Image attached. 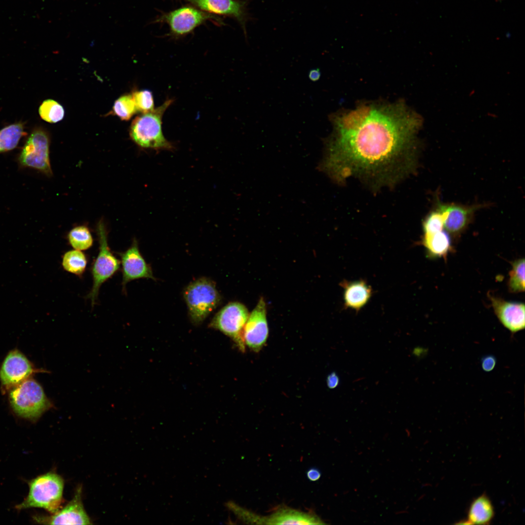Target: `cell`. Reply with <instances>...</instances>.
Here are the masks:
<instances>
[{
  "label": "cell",
  "mask_w": 525,
  "mask_h": 525,
  "mask_svg": "<svg viewBox=\"0 0 525 525\" xmlns=\"http://www.w3.org/2000/svg\"><path fill=\"white\" fill-rule=\"evenodd\" d=\"M208 20L223 25L221 18L195 7L185 6L164 13L157 19L156 22L167 23L171 35L180 37L192 32L196 27Z\"/></svg>",
  "instance_id": "9"
},
{
  "label": "cell",
  "mask_w": 525,
  "mask_h": 525,
  "mask_svg": "<svg viewBox=\"0 0 525 525\" xmlns=\"http://www.w3.org/2000/svg\"><path fill=\"white\" fill-rule=\"evenodd\" d=\"M261 524L322 525L325 523L315 514L283 507L270 515L261 516Z\"/></svg>",
  "instance_id": "17"
},
{
  "label": "cell",
  "mask_w": 525,
  "mask_h": 525,
  "mask_svg": "<svg viewBox=\"0 0 525 525\" xmlns=\"http://www.w3.org/2000/svg\"><path fill=\"white\" fill-rule=\"evenodd\" d=\"M99 241V252L91 267L92 286L86 299H89L92 307L96 302L102 285L113 276L119 270L121 262L111 250L107 241V231L105 223L101 219L96 227Z\"/></svg>",
  "instance_id": "5"
},
{
  "label": "cell",
  "mask_w": 525,
  "mask_h": 525,
  "mask_svg": "<svg viewBox=\"0 0 525 525\" xmlns=\"http://www.w3.org/2000/svg\"><path fill=\"white\" fill-rule=\"evenodd\" d=\"M481 207V205L464 206L445 204L438 200L436 209L446 212L444 227L448 233L455 236H458L466 229L475 211Z\"/></svg>",
  "instance_id": "14"
},
{
  "label": "cell",
  "mask_w": 525,
  "mask_h": 525,
  "mask_svg": "<svg viewBox=\"0 0 525 525\" xmlns=\"http://www.w3.org/2000/svg\"><path fill=\"white\" fill-rule=\"evenodd\" d=\"M494 509L491 501L486 494L475 498L469 508L468 519L469 524L487 525L492 520Z\"/></svg>",
  "instance_id": "18"
},
{
  "label": "cell",
  "mask_w": 525,
  "mask_h": 525,
  "mask_svg": "<svg viewBox=\"0 0 525 525\" xmlns=\"http://www.w3.org/2000/svg\"><path fill=\"white\" fill-rule=\"evenodd\" d=\"M81 495V490H78L67 505L50 517H37V521L50 525L91 524L82 504Z\"/></svg>",
  "instance_id": "16"
},
{
  "label": "cell",
  "mask_w": 525,
  "mask_h": 525,
  "mask_svg": "<svg viewBox=\"0 0 525 525\" xmlns=\"http://www.w3.org/2000/svg\"><path fill=\"white\" fill-rule=\"evenodd\" d=\"M133 97L137 111L143 114L154 110V102L151 91L145 89L133 92Z\"/></svg>",
  "instance_id": "28"
},
{
  "label": "cell",
  "mask_w": 525,
  "mask_h": 525,
  "mask_svg": "<svg viewBox=\"0 0 525 525\" xmlns=\"http://www.w3.org/2000/svg\"><path fill=\"white\" fill-rule=\"evenodd\" d=\"M118 254L121 258L122 285L124 292L126 284L132 280L141 278L156 280L150 266L141 254L136 239H133L131 246L125 251L118 252Z\"/></svg>",
  "instance_id": "12"
},
{
  "label": "cell",
  "mask_w": 525,
  "mask_h": 525,
  "mask_svg": "<svg viewBox=\"0 0 525 525\" xmlns=\"http://www.w3.org/2000/svg\"><path fill=\"white\" fill-rule=\"evenodd\" d=\"M40 117L46 122L55 123L62 120L64 116L62 106L52 99L44 101L39 107Z\"/></svg>",
  "instance_id": "25"
},
{
  "label": "cell",
  "mask_w": 525,
  "mask_h": 525,
  "mask_svg": "<svg viewBox=\"0 0 525 525\" xmlns=\"http://www.w3.org/2000/svg\"><path fill=\"white\" fill-rule=\"evenodd\" d=\"M481 367L485 372H490L495 368L496 364V358L492 355H488L482 357L481 360Z\"/></svg>",
  "instance_id": "29"
},
{
  "label": "cell",
  "mask_w": 525,
  "mask_h": 525,
  "mask_svg": "<svg viewBox=\"0 0 525 525\" xmlns=\"http://www.w3.org/2000/svg\"><path fill=\"white\" fill-rule=\"evenodd\" d=\"M249 313L242 303L235 301L228 303L216 314L209 327L217 330L230 338L242 352L245 345L243 333Z\"/></svg>",
  "instance_id": "8"
},
{
  "label": "cell",
  "mask_w": 525,
  "mask_h": 525,
  "mask_svg": "<svg viewBox=\"0 0 525 525\" xmlns=\"http://www.w3.org/2000/svg\"><path fill=\"white\" fill-rule=\"evenodd\" d=\"M371 295V290L365 282L350 283L345 287V304L347 307L358 310L368 302Z\"/></svg>",
  "instance_id": "19"
},
{
  "label": "cell",
  "mask_w": 525,
  "mask_h": 525,
  "mask_svg": "<svg viewBox=\"0 0 525 525\" xmlns=\"http://www.w3.org/2000/svg\"><path fill=\"white\" fill-rule=\"evenodd\" d=\"M87 263V257L81 250H70L66 252L62 256L63 268L66 271L78 276L83 275Z\"/></svg>",
  "instance_id": "22"
},
{
  "label": "cell",
  "mask_w": 525,
  "mask_h": 525,
  "mask_svg": "<svg viewBox=\"0 0 525 525\" xmlns=\"http://www.w3.org/2000/svg\"><path fill=\"white\" fill-rule=\"evenodd\" d=\"M9 398L14 412L31 420L38 419L53 406L40 385L30 378L12 388Z\"/></svg>",
  "instance_id": "4"
},
{
  "label": "cell",
  "mask_w": 525,
  "mask_h": 525,
  "mask_svg": "<svg viewBox=\"0 0 525 525\" xmlns=\"http://www.w3.org/2000/svg\"><path fill=\"white\" fill-rule=\"evenodd\" d=\"M67 240L74 249L86 250L93 245V239L89 228L85 225L73 227L67 234Z\"/></svg>",
  "instance_id": "23"
},
{
  "label": "cell",
  "mask_w": 525,
  "mask_h": 525,
  "mask_svg": "<svg viewBox=\"0 0 525 525\" xmlns=\"http://www.w3.org/2000/svg\"><path fill=\"white\" fill-rule=\"evenodd\" d=\"M423 244L428 252L434 257H444L451 248V239L446 231L424 234Z\"/></svg>",
  "instance_id": "20"
},
{
  "label": "cell",
  "mask_w": 525,
  "mask_h": 525,
  "mask_svg": "<svg viewBox=\"0 0 525 525\" xmlns=\"http://www.w3.org/2000/svg\"><path fill=\"white\" fill-rule=\"evenodd\" d=\"M306 475L308 479L310 481H316L320 478L321 473L318 469L312 468L307 471Z\"/></svg>",
  "instance_id": "31"
},
{
  "label": "cell",
  "mask_w": 525,
  "mask_h": 525,
  "mask_svg": "<svg viewBox=\"0 0 525 525\" xmlns=\"http://www.w3.org/2000/svg\"><path fill=\"white\" fill-rule=\"evenodd\" d=\"M39 372L46 371L36 368L24 354L15 350L8 353L1 364L0 381L3 387L8 389Z\"/></svg>",
  "instance_id": "10"
},
{
  "label": "cell",
  "mask_w": 525,
  "mask_h": 525,
  "mask_svg": "<svg viewBox=\"0 0 525 525\" xmlns=\"http://www.w3.org/2000/svg\"><path fill=\"white\" fill-rule=\"evenodd\" d=\"M137 111L132 95L122 96L114 103L113 113L122 121H128Z\"/></svg>",
  "instance_id": "26"
},
{
  "label": "cell",
  "mask_w": 525,
  "mask_h": 525,
  "mask_svg": "<svg viewBox=\"0 0 525 525\" xmlns=\"http://www.w3.org/2000/svg\"><path fill=\"white\" fill-rule=\"evenodd\" d=\"M173 102V99H168L152 111L133 120L130 127V136L140 147L157 151H174V144L165 138L162 130V117Z\"/></svg>",
  "instance_id": "2"
},
{
  "label": "cell",
  "mask_w": 525,
  "mask_h": 525,
  "mask_svg": "<svg viewBox=\"0 0 525 525\" xmlns=\"http://www.w3.org/2000/svg\"><path fill=\"white\" fill-rule=\"evenodd\" d=\"M184 297L191 320L197 325L202 323L221 301L215 283L205 278L190 284L184 291Z\"/></svg>",
  "instance_id": "6"
},
{
  "label": "cell",
  "mask_w": 525,
  "mask_h": 525,
  "mask_svg": "<svg viewBox=\"0 0 525 525\" xmlns=\"http://www.w3.org/2000/svg\"><path fill=\"white\" fill-rule=\"evenodd\" d=\"M321 76V73L319 69H312L309 72V78L313 82H315L319 80Z\"/></svg>",
  "instance_id": "32"
},
{
  "label": "cell",
  "mask_w": 525,
  "mask_h": 525,
  "mask_svg": "<svg viewBox=\"0 0 525 525\" xmlns=\"http://www.w3.org/2000/svg\"><path fill=\"white\" fill-rule=\"evenodd\" d=\"M416 121L401 104L363 105L333 120L324 170L342 182L352 175L392 185L415 167Z\"/></svg>",
  "instance_id": "1"
},
{
  "label": "cell",
  "mask_w": 525,
  "mask_h": 525,
  "mask_svg": "<svg viewBox=\"0 0 525 525\" xmlns=\"http://www.w3.org/2000/svg\"><path fill=\"white\" fill-rule=\"evenodd\" d=\"M25 134L24 124L21 122H15L0 129V153L16 148Z\"/></svg>",
  "instance_id": "21"
},
{
  "label": "cell",
  "mask_w": 525,
  "mask_h": 525,
  "mask_svg": "<svg viewBox=\"0 0 525 525\" xmlns=\"http://www.w3.org/2000/svg\"><path fill=\"white\" fill-rule=\"evenodd\" d=\"M64 485L63 478L54 472L40 475L29 482L28 494L16 508H38L54 513L60 509Z\"/></svg>",
  "instance_id": "3"
},
{
  "label": "cell",
  "mask_w": 525,
  "mask_h": 525,
  "mask_svg": "<svg viewBox=\"0 0 525 525\" xmlns=\"http://www.w3.org/2000/svg\"><path fill=\"white\" fill-rule=\"evenodd\" d=\"M206 12L233 18L240 23L246 35L247 1L241 0H182Z\"/></svg>",
  "instance_id": "13"
},
{
  "label": "cell",
  "mask_w": 525,
  "mask_h": 525,
  "mask_svg": "<svg viewBox=\"0 0 525 525\" xmlns=\"http://www.w3.org/2000/svg\"><path fill=\"white\" fill-rule=\"evenodd\" d=\"M50 137L43 129H34L17 157L19 167L32 168L48 177L52 175L50 160Z\"/></svg>",
  "instance_id": "7"
},
{
  "label": "cell",
  "mask_w": 525,
  "mask_h": 525,
  "mask_svg": "<svg viewBox=\"0 0 525 525\" xmlns=\"http://www.w3.org/2000/svg\"><path fill=\"white\" fill-rule=\"evenodd\" d=\"M339 384V378L337 374L333 372L330 373L327 378V385L330 389L336 388Z\"/></svg>",
  "instance_id": "30"
},
{
  "label": "cell",
  "mask_w": 525,
  "mask_h": 525,
  "mask_svg": "<svg viewBox=\"0 0 525 525\" xmlns=\"http://www.w3.org/2000/svg\"><path fill=\"white\" fill-rule=\"evenodd\" d=\"M446 216L445 211L437 209L431 211L423 222L424 234H432L442 230Z\"/></svg>",
  "instance_id": "27"
},
{
  "label": "cell",
  "mask_w": 525,
  "mask_h": 525,
  "mask_svg": "<svg viewBox=\"0 0 525 525\" xmlns=\"http://www.w3.org/2000/svg\"><path fill=\"white\" fill-rule=\"evenodd\" d=\"M508 287L510 292L519 293L525 291V259H519L512 263L509 272Z\"/></svg>",
  "instance_id": "24"
},
{
  "label": "cell",
  "mask_w": 525,
  "mask_h": 525,
  "mask_svg": "<svg viewBox=\"0 0 525 525\" xmlns=\"http://www.w3.org/2000/svg\"><path fill=\"white\" fill-rule=\"evenodd\" d=\"M494 313L502 325L514 333L525 327V307L521 302L490 298Z\"/></svg>",
  "instance_id": "15"
},
{
  "label": "cell",
  "mask_w": 525,
  "mask_h": 525,
  "mask_svg": "<svg viewBox=\"0 0 525 525\" xmlns=\"http://www.w3.org/2000/svg\"><path fill=\"white\" fill-rule=\"evenodd\" d=\"M266 304L261 298L255 308L249 314L243 333L245 346L257 352L264 346L268 338L269 329L266 318Z\"/></svg>",
  "instance_id": "11"
}]
</instances>
